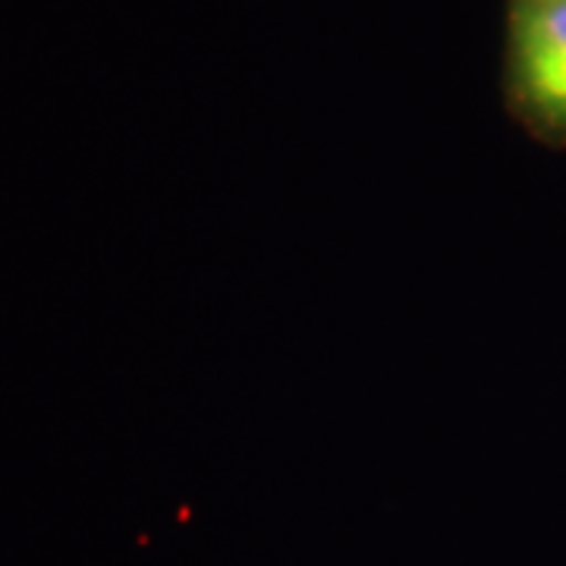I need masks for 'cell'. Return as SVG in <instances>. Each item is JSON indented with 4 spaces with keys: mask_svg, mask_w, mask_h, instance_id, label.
<instances>
[{
    "mask_svg": "<svg viewBox=\"0 0 566 566\" xmlns=\"http://www.w3.org/2000/svg\"><path fill=\"white\" fill-rule=\"evenodd\" d=\"M510 85L535 129L566 139V0H513Z\"/></svg>",
    "mask_w": 566,
    "mask_h": 566,
    "instance_id": "obj_1",
    "label": "cell"
}]
</instances>
